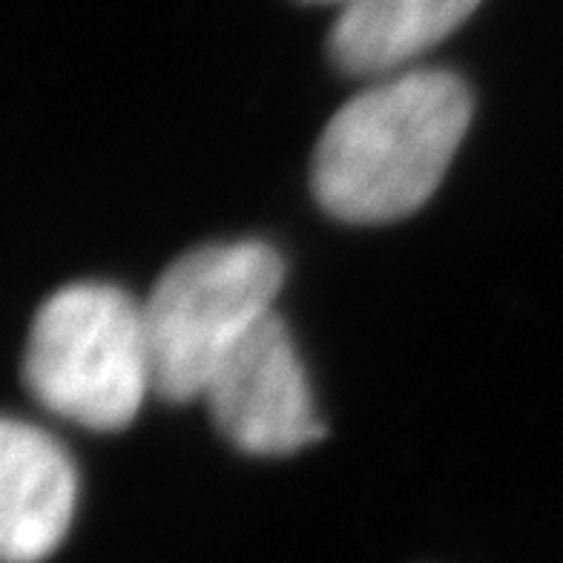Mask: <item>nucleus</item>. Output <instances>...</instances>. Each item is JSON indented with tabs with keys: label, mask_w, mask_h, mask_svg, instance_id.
Wrapping results in <instances>:
<instances>
[{
	"label": "nucleus",
	"mask_w": 563,
	"mask_h": 563,
	"mask_svg": "<svg viewBox=\"0 0 563 563\" xmlns=\"http://www.w3.org/2000/svg\"><path fill=\"white\" fill-rule=\"evenodd\" d=\"M201 400L224 438L256 457L294 454L325 434L297 345L276 311L224 356Z\"/></svg>",
	"instance_id": "obj_4"
},
{
	"label": "nucleus",
	"mask_w": 563,
	"mask_h": 563,
	"mask_svg": "<svg viewBox=\"0 0 563 563\" xmlns=\"http://www.w3.org/2000/svg\"><path fill=\"white\" fill-rule=\"evenodd\" d=\"M285 262L265 242H228L185 253L141 305L153 391L167 402L199 400L213 371L274 313Z\"/></svg>",
	"instance_id": "obj_3"
},
{
	"label": "nucleus",
	"mask_w": 563,
	"mask_h": 563,
	"mask_svg": "<svg viewBox=\"0 0 563 563\" xmlns=\"http://www.w3.org/2000/svg\"><path fill=\"white\" fill-rule=\"evenodd\" d=\"M23 379L53 415L92 431H119L153 391L141 305L104 282H75L32 322Z\"/></svg>",
	"instance_id": "obj_2"
},
{
	"label": "nucleus",
	"mask_w": 563,
	"mask_h": 563,
	"mask_svg": "<svg viewBox=\"0 0 563 563\" xmlns=\"http://www.w3.org/2000/svg\"><path fill=\"white\" fill-rule=\"evenodd\" d=\"M345 3H354V0H345Z\"/></svg>",
	"instance_id": "obj_7"
},
{
	"label": "nucleus",
	"mask_w": 563,
	"mask_h": 563,
	"mask_svg": "<svg viewBox=\"0 0 563 563\" xmlns=\"http://www.w3.org/2000/svg\"><path fill=\"white\" fill-rule=\"evenodd\" d=\"M78 475L64 445L30 422L0 429V552L7 563H41L67 538Z\"/></svg>",
	"instance_id": "obj_5"
},
{
	"label": "nucleus",
	"mask_w": 563,
	"mask_h": 563,
	"mask_svg": "<svg viewBox=\"0 0 563 563\" xmlns=\"http://www.w3.org/2000/svg\"><path fill=\"white\" fill-rule=\"evenodd\" d=\"M468 121L472 92L443 69H417L365 89L319 139L313 196L340 222L411 216L440 187Z\"/></svg>",
	"instance_id": "obj_1"
},
{
	"label": "nucleus",
	"mask_w": 563,
	"mask_h": 563,
	"mask_svg": "<svg viewBox=\"0 0 563 563\" xmlns=\"http://www.w3.org/2000/svg\"><path fill=\"white\" fill-rule=\"evenodd\" d=\"M481 0H354L331 30V58L349 75H388L452 35Z\"/></svg>",
	"instance_id": "obj_6"
}]
</instances>
